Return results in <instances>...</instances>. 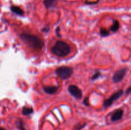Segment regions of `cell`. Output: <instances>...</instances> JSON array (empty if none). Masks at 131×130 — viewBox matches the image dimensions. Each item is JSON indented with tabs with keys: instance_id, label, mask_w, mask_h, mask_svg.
<instances>
[{
	"instance_id": "obj_3",
	"label": "cell",
	"mask_w": 131,
	"mask_h": 130,
	"mask_svg": "<svg viewBox=\"0 0 131 130\" xmlns=\"http://www.w3.org/2000/svg\"><path fill=\"white\" fill-rule=\"evenodd\" d=\"M57 75L62 80H67L73 73V68L69 66H60L56 70Z\"/></svg>"
},
{
	"instance_id": "obj_11",
	"label": "cell",
	"mask_w": 131,
	"mask_h": 130,
	"mask_svg": "<svg viewBox=\"0 0 131 130\" xmlns=\"http://www.w3.org/2000/svg\"><path fill=\"white\" fill-rule=\"evenodd\" d=\"M120 22L118 20H115L113 22V24L110 27V31L112 32H116L120 29Z\"/></svg>"
},
{
	"instance_id": "obj_2",
	"label": "cell",
	"mask_w": 131,
	"mask_h": 130,
	"mask_svg": "<svg viewBox=\"0 0 131 130\" xmlns=\"http://www.w3.org/2000/svg\"><path fill=\"white\" fill-rule=\"evenodd\" d=\"M51 52L59 57H64L70 54V47L68 43L63 41H58L51 48Z\"/></svg>"
},
{
	"instance_id": "obj_8",
	"label": "cell",
	"mask_w": 131,
	"mask_h": 130,
	"mask_svg": "<svg viewBox=\"0 0 131 130\" xmlns=\"http://www.w3.org/2000/svg\"><path fill=\"white\" fill-rule=\"evenodd\" d=\"M59 86H46L43 87V89L46 93L48 94H53L58 91Z\"/></svg>"
},
{
	"instance_id": "obj_10",
	"label": "cell",
	"mask_w": 131,
	"mask_h": 130,
	"mask_svg": "<svg viewBox=\"0 0 131 130\" xmlns=\"http://www.w3.org/2000/svg\"><path fill=\"white\" fill-rule=\"evenodd\" d=\"M10 10L12 12H14V14H17L18 15H23L24 14V11L19 6H12L10 7Z\"/></svg>"
},
{
	"instance_id": "obj_1",
	"label": "cell",
	"mask_w": 131,
	"mask_h": 130,
	"mask_svg": "<svg viewBox=\"0 0 131 130\" xmlns=\"http://www.w3.org/2000/svg\"><path fill=\"white\" fill-rule=\"evenodd\" d=\"M20 38L24 43L34 50H41L44 46L43 41L34 34L22 33L20 35Z\"/></svg>"
},
{
	"instance_id": "obj_19",
	"label": "cell",
	"mask_w": 131,
	"mask_h": 130,
	"mask_svg": "<svg viewBox=\"0 0 131 130\" xmlns=\"http://www.w3.org/2000/svg\"><path fill=\"white\" fill-rule=\"evenodd\" d=\"M125 93H126V94H129L131 93V86L129 87L127 89L126 91H125Z\"/></svg>"
},
{
	"instance_id": "obj_16",
	"label": "cell",
	"mask_w": 131,
	"mask_h": 130,
	"mask_svg": "<svg viewBox=\"0 0 131 130\" xmlns=\"http://www.w3.org/2000/svg\"><path fill=\"white\" fill-rule=\"evenodd\" d=\"M86 126V124H78L75 125V127H74V130H81V129H83L84 126Z\"/></svg>"
},
{
	"instance_id": "obj_7",
	"label": "cell",
	"mask_w": 131,
	"mask_h": 130,
	"mask_svg": "<svg viewBox=\"0 0 131 130\" xmlns=\"http://www.w3.org/2000/svg\"><path fill=\"white\" fill-rule=\"evenodd\" d=\"M124 115V110L121 108L115 110L111 114V121L112 122H116V121H120L122 119Z\"/></svg>"
},
{
	"instance_id": "obj_20",
	"label": "cell",
	"mask_w": 131,
	"mask_h": 130,
	"mask_svg": "<svg viewBox=\"0 0 131 130\" xmlns=\"http://www.w3.org/2000/svg\"><path fill=\"white\" fill-rule=\"evenodd\" d=\"M42 31H45V32H48L49 31V28H43V29H42Z\"/></svg>"
},
{
	"instance_id": "obj_21",
	"label": "cell",
	"mask_w": 131,
	"mask_h": 130,
	"mask_svg": "<svg viewBox=\"0 0 131 130\" xmlns=\"http://www.w3.org/2000/svg\"><path fill=\"white\" fill-rule=\"evenodd\" d=\"M0 130H6V129L4 128H3V127H0Z\"/></svg>"
},
{
	"instance_id": "obj_15",
	"label": "cell",
	"mask_w": 131,
	"mask_h": 130,
	"mask_svg": "<svg viewBox=\"0 0 131 130\" xmlns=\"http://www.w3.org/2000/svg\"><path fill=\"white\" fill-rule=\"evenodd\" d=\"M101 71H97L94 74H93V75L92 76L91 79H92V80H96V79H99V78L100 76H101Z\"/></svg>"
},
{
	"instance_id": "obj_12",
	"label": "cell",
	"mask_w": 131,
	"mask_h": 130,
	"mask_svg": "<svg viewBox=\"0 0 131 130\" xmlns=\"http://www.w3.org/2000/svg\"><path fill=\"white\" fill-rule=\"evenodd\" d=\"M33 113V108L32 107H24L22 108V113L24 115H29Z\"/></svg>"
},
{
	"instance_id": "obj_5",
	"label": "cell",
	"mask_w": 131,
	"mask_h": 130,
	"mask_svg": "<svg viewBox=\"0 0 131 130\" xmlns=\"http://www.w3.org/2000/svg\"><path fill=\"white\" fill-rule=\"evenodd\" d=\"M127 70V68H120L118 70H117L113 76V81L115 83H118L122 81L123 79L126 75Z\"/></svg>"
},
{
	"instance_id": "obj_18",
	"label": "cell",
	"mask_w": 131,
	"mask_h": 130,
	"mask_svg": "<svg viewBox=\"0 0 131 130\" xmlns=\"http://www.w3.org/2000/svg\"><path fill=\"white\" fill-rule=\"evenodd\" d=\"M60 30H61V29H60V28H59V27H58L56 29V35H57L58 37H61V35H60Z\"/></svg>"
},
{
	"instance_id": "obj_9",
	"label": "cell",
	"mask_w": 131,
	"mask_h": 130,
	"mask_svg": "<svg viewBox=\"0 0 131 130\" xmlns=\"http://www.w3.org/2000/svg\"><path fill=\"white\" fill-rule=\"evenodd\" d=\"M58 0H43V4L47 9L56 6Z\"/></svg>"
},
{
	"instance_id": "obj_14",
	"label": "cell",
	"mask_w": 131,
	"mask_h": 130,
	"mask_svg": "<svg viewBox=\"0 0 131 130\" xmlns=\"http://www.w3.org/2000/svg\"><path fill=\"white\" fill-rule=\"evenodd\" d=\"M100 34L102 37L108 36L110 34V31L107 30L105 28H101V29H100Z\"/></svg>"
},
{
	"instance_id": "obj_6",
	"label": "cell",
	"mask_w": 131,
	"mask_h": 130,
	"mask_svg": "<svg viewBox=\"0 0 131 130\" xmlns=\"http://www.w3.org/2000/svg\"><path fill=\"white\" fill-rule=\"evenodd\" d=\"M68 91L72 96L76 99H79L83 96L82 90L79 88V87L75 85H70L68 87Z\"/></svg>"
},
{
	"instance_id": "obj_4",
	"label": "cell",
	"mask_w": 131,
	"mask_h": 130,
	"mask_svg": "<svg viewBox=\"0 0 131 130\" xmlns=\"http://www.w3.org/2000/svg\"><path fill=\"white\" fill-rule=\"evenodd\" d=\"M123 94H124V90L123 89H120V90H118V91H116V93H113L112 95H111V96L110 98L105 99L103 103L104 107L105 108H107L108 107H110L114 102L116 101L117 99H118L123 95Z\"/></svg>"
},
{
	"instance_id": "obj_17",
	"label": "cell",
	"mask_w": 131,
	"mask_h": 130,
	"mask_svg": "<svg viewBox=\"0 0 131 130\" xmlns=\"http://www.w3.org/2000/svg\"><path fill=\"white\" fill-rule=\"evenodd\" d=\"M83 103H84V105L85 106H86V107H88V106L90 105V103H89V99H88V97H86V98H84V101H83Z\"/></svg>"
},
{
	"instance_id": "obj_13",
	"label": "cell",
	"mask_w": 131,
	"mask_h": 130,
	"mask_svg": "<svg viewBox=\"0 0 131 130\" xmlns=\"http://www.w3.org/2000/svg\"><path fill=\"white\" fill-rule=\"evenodd\" d=\"M15 125L19 130H26L24 127V122L21 119H19L15 122Z\"/></svg>"
}]
</instances>
